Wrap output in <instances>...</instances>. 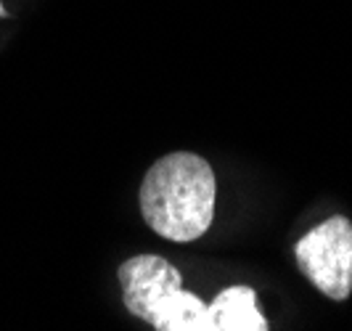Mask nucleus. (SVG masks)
Masks as SVG:
<instances>
[{
  "label": "nucleus",
  "instance_id": "4",
  "mask_svg": "<svg viewBox=\"0 0 352 331\" xmlns=\"http://www.w3.org/2000/svg\"><path fill=\"white\" fill-rule=\"evenodd\" d=\"M210 331H265L267 321L257 310L249 286H228L207 305Z\"/></svg>",
  "mask_w": 352,
  "mask_h": 331
},
{
  "label": "nucleus",
  "instance_id": "1",
  "mask_svg": "<svg viewBox=\"0 0 352 331\" xmlns=\"http://www.w3.org/2000/svg\"><path fill=\"white\" fill-rule=\"evenodd\" d=\"M217 183L210 162L191 151L167 154L141 183V212L146 223L167 242H196L214 217Z\"/></svg>",
  "mask_w": 352,
  "mask_h": 331
},
{
  "label": "nucleus",
  "instance_id": "2",
  "mask_svg": "<svg viewBox=\"0 0 352 331\" xmlns=\"http://www.w3.org/2000/svg\"><path fill=\"white\" fill-rule=\"evenodd\" d=\"M302 273L331 299L352 292V223L347 217H329L297 244Z\"/></svg>",
  "mask_w": 352,
  "mask_h": 331
},
{
  "label": "nucleus",
  "instance_id": "3",
  "mask_svg": "<svg viewBox=\"0 0 352 331\" xmlns=\"http://www.w3.org/2000/svg\"><path fill=\"white\" fill-rule=\"evenodd\" d=\"M120 286L127 310L141 321H154L159 308L183 289V279L164 257L157 255H138L120 265Z\"/></svg>",
  "mask_w": 352,
  "mask_h": 331
},
{
  "label": "nucleus",
  "instance_id": "6",
  "mask_svg": "<svg viewBox=\"0 0 352 331\" xmlns=\"http://www.w3.org/2000/svg\"><path fill=\"white\" fill-rule=\"evenodd\" d=\"M3 14H6V11H3V6H0V17H3Z\"/></svg>",
  "mask_w": 352,
  "mask_h": 331
},
{
  "label": "nucleus",
  "instance_id": "5",
  "mask_svg": "<svg viewBox=\"0 0 352 331\" xmlns=\"http://www.w3.org/2000/svg\"><path fill=\"white\" fill-rule=\"evenodd\" d=\"M151 326L157 331H210L207 305L191 292L177 289L175 295L159 308Z\"/></svg>",
  "mask_w": 352,
  "mask_h": 331
}]
</instances>
